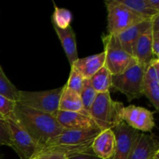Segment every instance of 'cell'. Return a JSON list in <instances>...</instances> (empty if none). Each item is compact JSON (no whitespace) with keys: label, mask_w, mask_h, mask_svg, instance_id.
<instances>
[{"label":"cell","mask_w":159,"mask_h":159,"mask_svg":"<svg viewBox=\"0 0 159 159\" xmlns=\"http://www.w3.org/2000/svg\"><path fill=\"white\" fill-rule=\"evenodd\" d=\"M20 90L6 77L0 65V95L17 102Z\"/></svg>","instance_id":"cell-23"},{"label":"cell","mask_w":159,"mask_h":159,"mask_svg":"<svg viewBox=\"0 0 159 159\" xmlns=\"http://www.w3.org/2000/svg\"><path fill=\"white\" fill-rule=\"evenodd\" d=\"M148 4L152 9L159 12V1L158 0H147Z\"/></svg>","instance_id":"cell-30"},{"label":"cell","mask_w":159,"mask_h":159,"mask_svg":"<svg viewBox=\"0 0 159 159\" xmlns=\"http://www.w3.org/2000/svg\"><path fill=\"white\" fill-rule=\"evenodd\" d=\"M0 146L11 147V137L6 119L0 116Z\"/></svg>","instance_id":"cell-28"},{"label":"cell","mask_w":159,"mask_h":159,"mask_svg":"<svg viewBox=\"0 0 159 159\" xmlns=\"http://www.w3.org/2000/svg\"><path fill=\"white\" fill-rule=\"evenodd\" d=\"M55 117L64 130H90L99 129L89 113L58 110L55 113Z\"/></svg>","instance_id":"cell-11"},{"label":"cell","mask_w":159,"mask_h":159,"mask_svg":"<svg viewBox=\"0 0 159 159\" xmlns=\"http://www.w3.org/2000/svg\"><path fill=\"white\" fill-rule=\"evenodd\" d=\"M107 10V30L109 34L117 35L130 26L144 20L117 0L105 2Z\"/></svg>","instance_id":"cell-7"},{"label":"cell","mask_w":159,"mask_h":159,"mask_svg":"<svg viewBox=\"0 0 159 159\" xmlns=\"http://www.w3.org/2000/svg\"><path fill=\"white\" fill-rule=\"evenodd\" d=\"M112 78L113 75L103 66L89 80L96 93H102L110 92V88H112Z\"/></svg>","instance_id":"cell-21"},{"label":"cell","mask_w":159,"mask_h":159,"mask_svg":"<svg viewBox=\"0 0 159 159\" xmlns=\"http://www.w3.org/2000/svg\"><path fill=\"white\" fill-rule=\"evenodd\" d=\"M122 102L112 99L110 92L98 93L89 110L92 119L100 131L113 129L123 122Z\"/></svg>","instance_id":"cell-3"},{"label":"cell","mask_w":159,"mask_h":159,"mask_svg":"<svg viewBox=\"0 0 159 159\" xmlns=\"http://www.w3.org/2000/svg\"><path fill=\"white\" fill-rule=\"evenodd\" d=\"M152 51L156 58L159 57V15L152 19Z\"/></svg>","instance_id":"cell-26"},{"label":"cell","mask_w":159,"mask_h":159,"mask_svg":"<svg viewBox=\"0 0 159 159\" xmlns=\"http://www.w3.org/2000/svg\"><path fill=\"white\" fill-rule=\"evenodd\" d=\"M12 115L40 150L63 130L56 120L55 115L23 107L18 102L16 104Z\"/></svg>","instance_id":"cell-1"},{"label":"cell","mask_w":159,"mask_h":159,"mask_svg":"<svg viewBox=\"0 0 159 159\" xmlns=\"http://www.w3.org/2000/svg\"><path fill=\"white\" fill-rule=\"evenodd\" d=\"M117 2L144 20H152L159 15V12L149 6L147 0H117Z\"/></svg>","instance_id":"cell-20"},{"label":"cell","mask_w":159,"mask_h":159,"mask_svg":"<svg viewBox=\"0 0 159 159\" xmlns=\"http://www.w3.org/2000/svg\"><path fill=\"white\" fill-rule=\"evenodd\" d=\"M97 94L98 93H96V90L92 86L89 79H85L83 87L80 93V96L82 101V104H83L84 110L87 113H89L90 108L94 102Z\"/></svg>","instance_id":"cell-24"},{"label":"cell","mask_w":159,"mask_h":159,"mask_svg":"<svg viewBox=\"0 0 159 159\" xmlns=\"http://www.w3.org/2000/svg\"><path fill=\"white\" fill-rule=\"evenodd\" d=\"M53 26L61 43L62 48L68 57L70 65L71 66L79 59L77 46H76L75 34L71 26L65 29H59L56 26Z\"/></svg>","instance_id":"cell-18"},{"label":"cell","mask_w":159,"mask_h":159,"mask_svg":"<svg viewBox=\"0 0 159 159\" xmlns=\"http://www.w3.org/2000/svg\"><path fill=\"white\" fill-rule=\"evenodd\" d=\"M116 139L115 152L111 159H128L141 132L124 121L112 129Z\"/></svg>","instance_id":"cell-9"},{"label":"cell","mask_w":159,"mask_h":159,"mask_svg":"<svg viewBox=\"0 0 159 159\" xmlns=\"http://www.w3.org/2000/svg\"><path fill=\"white\" fill-rule=\"evenodd\" d=\"M40 156H41V155H35V156H34L32 158H30V159H38Z\"/></svg>","instance_id":"cell-34"},{"label":"cell","mask_w":159,"mask_h":159,"mask_svg":"<svg viewBox=\"0 0 159 159\" xmlns=\"http://www.w3.org/2000/svg\"><path fill=\"white\" fill-rule=\"evenodd\" d=\"M16 104V102L0 95V116L6 119L7 116L12 114Z\"/></svg>","instance_id":"cell-27"},{"label":"cell","mask_w":159,"mask_h":159,"mask_svg":"<svg viewBox=\"0 0 159 159\" xmlns=\"http://www.w3.org/2000/svg\"><path fill=\"white\" fill-rule=\"evenodd\" d=\"M2 155H1V153H0V159H2Z\"/></svg>","instance_id":"cell-35"},{"label":"cell","mask_w":159,"mask_h":159,"mask_svg":"<svg viewBox=\"0 0 159 159\" xmlns=\"http://www.w3.org/2000/svg\"><path fill=\"white\" fill-rule=\"evenodd\" d=\"M145 68L136 60L122 73L112 78V87L125 95L130 102L143 96L142 85Z\"/></svg>","instance_id":"cell-4"},{"label":"cell","mask_w":159,"mask_h":159,"mask_svg":"<svg viewBox=\"0 0 159 159\" xmlns=\"http://www.w3.org/2000/svg\"><path fill=\"white\" fill-rule=\"evenodd\" d=\"M151 159H159V152H157V153H155V155L151 158Z\"/></svg>","instance_id":"cell-32"},{"label":"cell","mask_w":159,"mask_h":159,"mask_svg":"<svg viewBox=\"0 0 159 159\" xmlns=\"http://www.w3.org/2000/svg\"><path fill=\"white\" fill-rule=\"evenodd\" d=\"M105 63V52L79 58L71 67L77 70L85 79H90Z\"/></svg>","instance_id":"cell-17"},{"label":"cell","mask_w":159,"mask_h":159,"mask_svg":"<svg viewBox=\"0 0 159 159\" xmlns=\"http://www.w3.org/2000/svg\"><path fill=\"white\" fill-rule=\"evenodd\" d=\"M46 159H67V157L62 154L58 153H52L48 155Z\"/></svg>","instance_id":"cell-31"},{"label":"cell","mask_w":159,"mask_h":159,"mask_svg":"<svg viewBox=\"0 0 159 159\" xmlns=\"http://www.w3.org/2000/svg\"><path fill=\"white\" fill-rule=\"evenodd\" d=\"M100 132L99 129L90 130H64L41 148L37 155L52 153L62 154L67 158L79 154H93L92 144Z\"/></svg>","instance_id":"cell-2"},{"label":"cell","mask_w":159,"mask_h":159,"mask_svg":"<svg viewBox=\"0 0 159 159\" xmlns=\"http://www.w3.org/2000/svg\"><path fill=\"white\" fill-rule=\"evenodd\" d=\"M134 57L144 68L155 57L152 51V26L146 30L138 38L134 47Z\"/></svg>","instance_id":"cell-16"},{"label":"cell","mask_w":159,"mask_h":159,"mask_svg":"<svg viewBox=\"0 0 159 159\" xmlns=\"http://www.w3.org/2000/svg\"><path fill=\"white\" fill-rule=\"evenodd\" d=\"M65 85L45 91H20L17 102L23 107L55 115Z\"/></svg>","instance_id":"cell-5"},{"label":"cell","mask_w":159,"mask_h":159,"mask_svg":"<svg viewBox=\"0 0 159 159\" xmlns=\"http://www.w3.org/2000/svg\"><path fill=\"white\" fill-rule=\"evenodd\" d=\"M67 159H101L98 158L94 154H79V155H73L68 157Z\"/></svg>","instance_id":"cell-29"},{"label":"cell","mask_w":159,"mask_h":159,"mask_svg":"<svg viewBox=\"0 0 159 159\" xmlns=\"http://www.w3.org/2000/svg\"><path fill=\"white\" fill-rule=\"evenodd\" d=\"M11 137V148L20 159H30L38 155L40 148L34 143L26 130L10 114L6 118Z\"/></svg>","instance_id":"cell-8"},{"label":"cell","mask_w":159,"mask_h":159,"mask_svg":"<svg viewBox=\"0 0 159 159\" xmlns=\"http://www.w3.org/2000/svg\"><path fill=\"white\" fill-rule=\"evenodd\" d=\"M116 139L112 129L102 130L92 144L93 154L101 159H111L115 152Z\"/></svg>","instance_id":"cell-14"},{"label":"cell","mask_w":159,"mask_h":159,"mask_svg":"<svg viewBox=\"0 0 159 159\" xmlns=\"http://www.w3.org/2000/svg\"><path fill=\"white\" fill-rule=\"evenodd\" d=\"M102 40L105 52L104 66L113 75L122 73L134 61V57L124 51L116 35L108 34L102 36Z\"/></svg>","instance_id":"cell-6"},{"label":"cell","mask_w":159,"mask_h":159,"mask_svg":"<svg viewBox=\"0 0 159 159\" xmlns=\"http://www.w3.org/2000/svg\"><path fill=\"white\" fill-rule=\"evenodd\" d=\"M122 120L127 125L139 132H151L155 127L154 113L138 106L124 107Z\"/></svg>","instance_id":"cell-10"},{"label":"cell","mask_w":159,"mask_h":159,"mask_svg":"<svg viewBox=\"0 0 159 159\" xmlns=\"http://www.w3.org/2000/svg\"><path fill=\"white\" fill-rule=\"evenodd\" d=\"M84 82H85V79L82 77V75L73 67H71L69 78H68V82L65 84L67 88L80 94L82 87H83Z\"/></svg>","instance_id":"cell-25"},{"label":"cell","mask_w":159,"mask_h":159,"mask_svg":"<svg viewBox=\"0 0 159 159\" xmlns=\"http://www.w3.org/2000/svg\"><path fill=\"white\" fill-rule=\"evenodd\" d=\"M152 20H144L130 26L128 29L118 34L116 36L121 47L129 54L134 57V47L140 36L152 26Z\"/></svg>","instance_id":"cell-13"},{"label":"cell","mask_w":159,"mask_h":159,"mask_svg":"<svg viewBox=\"0 0 159 159\" xmlns=\"http://www.w3.org/2000/svg\"><path fill=\"white\" fill-rule=\"evenodd\" d=\"M54 5V10L52 15L53 26L59 29L68 27L72 21V14L71 11L65 8H59Z\"/></svg>","instance_id":"cell-22"},{"label":"cell","mask_w":159,"mask_h":159,"mask_svg":"<svg viewBox=\"0 0 159 159\" xmlns=\"http://www.w3.org/2000/svg\"><path fill=\"white\" fill-rule=\"evenodd\" d=\"M58 110H61V111L87 113L84 110L80 94L73 91V90L68 89L66 87V85H65V88H64L62 94L61 96Z\"/></svg>","instance_id":"cell-19"},{"label":"cell","mask_w":159,"mask_h":159,"mask_svg":"<svg viewBox=\"0 0 159 159\" xmlns=\"http://www.w3.org/2000/svg\"><path fill=\"white\" fill-rule=\"evenodd\" d=\"M47 157H48V155H42V156L39 157L38 159H46Z\"/></svg>","instance_id":"cell-33"},{"label":"cell","mask_w":159,"mask_h":159,"mask_svg":"<svg viewBox=\"0 0 159 159\" xmlns=\"http://www.w3.org/2000/svg\"><path fill=\"white\" fill-rule=\"evenodd\" d=\"M143 95L159 110V60L155 58L146 66L143 78Z\"/></svg>","instance_id":"cell-12"},{"label":"cell","mask_w":159,"mask_h":159,"mask_svg":"<svg viewBox=\"0 0 159 159\" xmlns=\"http://www.w3.org/2000/svg\"><path fill=\"white\" fill-rule=\"evenodd\" d=\"M158 152V141L155 135L141 133L128 159H151Z\"/></svg>","instance_id":"cell-15"}]
</instances>
